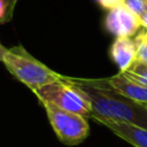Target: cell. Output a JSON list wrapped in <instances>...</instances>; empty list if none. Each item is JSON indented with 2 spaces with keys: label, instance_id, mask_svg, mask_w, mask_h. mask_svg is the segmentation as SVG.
Listing matches in <instances>:
<instances>
[{
  "label": "cell",
  "instance_id": "cell-4",
  "mask_svg": "<svg viewBox=\"0 0 147 147\" xmlns=\"http://www.w3.org/2000/svg\"><path fill=\"white\" fill-rule=\"evenodd\" d=\"M49 119V123L59 140L68 146L83 142L90 132L87 117L61 109L47 101H39Z\"/></svg>",
  "mask_w": 147,
  "mask_h": 147
},
{
  "label": "cell",
  "instance_id": "cell-8",
  "mask_svg": "<svg viewBox=\"0 0 147 147\" xmlns=\"http://www.w3.org/2000/svg\"><path fill=\"white\" fill-rule=\"evenodd\" d=\"M109 55L119 69V72L126 71L137 61V44L131 37H118L114 40Z\"/></svg>",
  "mask_w": 147,
  "mask_h": 147
},
{
  "label": "cell",
  "instance_id": "cell-5",
  "mask_svg": "<svg viewBox=\"0 0 147 147\" xmlns=\"http://www.w3.org/2000/svg\"><path fill=\"white\" fill-rule=\"evenodd\" d=\"M141 26L139 16L125 5H119L110 10L105 18V28L111 34L118 37H132Z\"/></svg>",
  "mask_w": 147,
  "mask_h": 147
},
{
  "label": "cell",
  "instance_id": "cell-11",
  "mask_svg": "<svg viewBox=\"0 0 147 147\" xmlns=\"http://www.w3.org/2000/svg\"><path fill=\"white\" fill-rule=\"evenodd\" d=\"M123 5L139 17L147 10V0H123Z\"/></svg>",
  "mask_w": 147,
  "mask_h": 147
},
{
  "label": "cell",
  "instance_id": "cell-9",
  "mask_svg": "<svg viewBox=\"0 0 147 147\" xmlns=\"http://www.w3.org/2000/svg\"><path fill=\"white\" fill-rule=\"evenodd\" d=\"M124 74L129 78L138 83L139 85L147 88V64L146 63L136 61L126 71H124Z\"/></svg>",
  "mask_w": 147,
  "mask_h": 147
},
{
  "label": "cell",
  "instance_id": "cell-2",
  "mask_svg": "<svg viewBox=\"0 0 147 147\" xmlns=\"http://www.w3.org/2000/svg\"><path fill=\"white\" fill-rule=\"evenodd\" d=\"M2 63L17 80L28 86L32 92L63 77L33 57L22 45L7 48Z\"/></svg>",
  "mask_w": 147,
  "mask_h": 147
},
{
  "label": "cell",
  "instance_id": "cell-3",
  "mask_svg": "<svg viewBox=\"0 0 147 147\" xmlns=\"http://www.w3.org/2000/svg\"><path fill=\"white\" fill-rule=\"evenodd\" d=\"M33 93L39 101H47L61 109L84 117H91L92 108L88 99L76 85L67 79V76H63L57 82L34 90Z\"/></svg>",
  "mask_w": 147,
  "mask_h": 147
},
{
  "label": "cell",
  "instance_id": "cell-13",
  "mask_svg": "<svg viewBox=\"0 0 147 147\" xmlns=\"http://www.w3.org/2000/svg\"><path fill=\"white\" fill-rule=\"evenodd\" d=\"M139 20H140V24H141V26H142L144 29L147 30V10L139 17Z\"/></svg>",
  "mask_w": 147,
  "mask_h": 147
},
{
  "label": "cell",
  "instance_id": "cell-7",
  "mask_svg": "<svg viewBox=\"0 0 147 147\" xmlns=\"http://www.w3.org/2000/svg\"><path fill=\"white\" fill-rule=\"evenodd\" d=\"M95 122L105 125L116 136L127 141L134 147H147V129L140 127L134 124L118 122L101 117H92Z\"/></svg>",
  "mask_w": 147,
  "mask_h": 147
},
{
  "label": "cell",
  "instance_id": "cell-1",
  "mask_svg": "<svg viewBox=\"0 0 147 147\" xmlns=\"http://www.w3.org/2000/svg\"><path fill=\"white\" fill-rule=\"evenodd\" d=\"M67 79L76 85L88 99L92 108V117H101L118 122H125L147 129V106L121 95L109 88L99 86L92 79L72 78Z\"/></svg>",
  "mask_w": 147,
  "mask_h": 147
},
{
  "label": "cell",
  "instance_id": "cell-15",
  "mask_svg": "<svg viewBox=\"0 0 147 147\" xmlns=\"http://www.w3.org/2000/svg\"><path fill=\"white\" fill-rule=\"evenodd\" d=\"M146 106H147V103H146Z\"/></svg>",
  "mask_w": 147,
  "mask_h": 147
},
{
  "label": "cell",
  "instance_id": "cell-12",
  "mask_svg": "<svg viewBox=\"0 0 147 147\" xmlns=\"http://www.w3.org/2000/svg\"><path fill=\"white\" fill-rule=\"evenodd\" d=\"M96 1L102 8L107 10H110L119 5H123V0H96Z\"/></svg>",
  "mask_w": 147,
  "mask_h": 147
},
{
  "label": "cell",
  "instance_id": "cell-14",
  "mask_svg": "<svg viewBox=\"0 0 147 147\" xmlns=\"http://www.w3.org/2000/svg\"><path fill=\"white\" fill-rule=\"evenodd\" d=\"M6 51H7V48L0 42V61H1V62H2V59H3V55H5Z\"/></svg>",
  "mask_w": 147,
  "mask_h": 147
},
{
  "label": "cell",
  "instance_id": "cell-6",
  "mask_svg": "<svg viewBox=\"0 0 147 147\" xmlns=\"http://www.w3.org/2000/svg\"><path fill=\"white\" fill-rule=\"evenodd\" d=\"M92 82L134 101L147 103V88L129 78L124 72H118L108 78L92 79Z\"/></svg>",
  "mask_w": 147,
  "mask_h": 147
},
{
  "label": "cell",
  "instance_id": "cell-10",
  "mask_svg": "<svg viewBox=\"0 0 147 147\" xmlns=\"http://www.w3.org/2000/svg\"><path fill=\"white\" fill-rule=\"evenodd\" d=\"M134 41L137 44V61L147 64V30L140 31L136 36Z\"/></svg>",
  "mask_w": 147,
  "mask_h": 147
}]
</instances>
